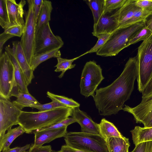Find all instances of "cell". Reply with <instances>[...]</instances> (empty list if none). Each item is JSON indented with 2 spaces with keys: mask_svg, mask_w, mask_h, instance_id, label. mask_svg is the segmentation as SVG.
<instances>
[{
  "mask_svg": "<svg viewBox=\"0 0 152 152\" xmlns=\"http://www.w3.org/2000/svg\"><path fill=\"white\" fill-rule=\"evenodd\" d=\"M131 152H152V141L143 142L138 144Z\"/></svg>",
  "mask_w": 152,
  "mask_h": 152,
  "instance_id": "cell-36",
  "label": "cell"
},
{
  "mask_svg": "<svg viewBox=\"0 0 152 152\" xmlns=\"http://www.w3.org/2000/svg\"><path fill=\"white\" fill-rule=\"evenodd\" d=\"M12 48L15 57L22 71L28 86L34 78V71L27 61L20 42L13 41Z\"/></svg>",
  "mask_w": 152,
  "mask_h": 152,
  "instance_id": "cell-16",
  "label": "cell"
},
{
  "mask_svg": "<svg viewBox=\"0 0 152 152\" xmlns=\"http://www.w3.org/2000/svg\"><path fill=\"white\" fill-rule=\"evenodd\" d=\"M110 35V34H102L98 36L97 37L98 38V40L96 44L89 50L83 54V55L88 53H96L98 50L105 43Z\"/></svg>",
  "mask_w": 152,
  "mask_h": 152,
  "instance_id": "cell-34",
  "label": "cell"
},
{
  "mask_svg": "<svg viewBox=\"0 0 152 152\" xmlns=\"http://www.w3.org/2000/svg\"><path fill=\"white\" fill-rule=\"evenodd\" d=\"M109 152H129L130 145L129 139L111 137L106 141Z\"/></svg>",
  "mask_w": 152,
  "mask_h": 152,
  "instance_id": "cell-21",
  "label": "cell"
},
{
  "mask_svg": "<svg viewBox=\"0 0 152 152\" xmlns=\"http://www.w3.org/2000/svg\"><path fill=\"white\" fill-rule=\"evenodd\" d=\"M138 58H130L120 75L109 86L97 89L93 97L101 115L117 114L123 109L124 103L130 99L137 79Z\"/></svg>",
  "mask_w": 152,
  "mask_h": 152,
  "instance_id": "cell-1",
  "label": "cell"
},
{
  "mask_svg": "<svg viewBox=\"0 0 152 152\" xmlns=\"http://www.w3.org/2000/svg\"><path fill=\"white\" fill-rule=\"evenodd\" d=\"M52 10L51 2L43 0L36 25V31L43 25L49 23L51 20V13Z\"/></svg>",
  "mask_w": 152,
  "mask_h": 152,
  "instance_id": "cell-23",
  "label": "cell"
},
{
  "mask_svg": "<svg viewBox=\"0 0 152 152\" xmlns=\"http://www.w3.org/2000/svg\"><path fill=\"white\" fill-rule=\"evenodd\" d=\"M0 25L4 30L8 28L9 26L6 0H0Z\"/></svg>",
  "mask_w": 152,
  "mask_h": 152,
  "instance_id": "cell-29",
  "label": "cell"
},
{
  "mask_svg": "<svg viewBox=\"0 0 152 152\" xmlns=\"http://www.w3.org/2000/svg\"><path fill=\"white\" fill-rule=\"evenodd\" d=\"M64 137L66 145L74 148L86 152H109L106 141L99 134L70 132Z\"/></svg>",
  "mask_w": 152,
  "mask_h": 152,
  "instance_id": "cell-4",
  "label": "cell"
},
{
  "mask_svg": "<svg viewBox=\"0 0 152 152\" xmlns=\"http://www.w3.org/2000/svg\"><path fill=\"white\" fill-rule=\"evenodd\" d=\"M22 111L9 99L0 97V137L13 126L18 124Z\"/></svg>",
  "mask_w": 152,
  "mask_h": 152,
  "instance_id": "cell-10",
  "label": "cell"
},
{
  "mask_svg": "<svg viewBox=\"0 0 152 152\" xmlns=\"http://www.w3.org/2000/svg\"><path fill=\"white\" fill-rule=\"evenodd\" d=\"M72 108L66 107L48 111L28 112L22 111L18 119V124L25 132L32 133L37 129L59 123L71 116Z\"/></svg>",
  "mask_w": 152,
  "mask_h": 152,
  "instance_id": "cell-2",
  "label": "cell"
},
{
  "mask_svg": "<svg viewBox=\"0 0 152 152\" xmlns=\"http://www.w3.org/2000/svg\"><path fill=\"white\" fill-rule=\"evenodd\" d=\"M14 83V66L5 51L0 56V97L10 99Z\"/></svg>",
  "mask_w": 152,
  "mask_h": 152,
  "instance_id": "cell-9",
  "label": "cell"
},
{
  "mask_svg": "<svg viewBox=\"0 0 152 152\" xmlns=\"http://www.w3.org/2000/svg\"><path fill=\"white\" fill-rule=\"evenodd\" d=\"M142 93V97L152 94V77Z\"/></svg>",
  "mask_w": 152,
  "mask_h": 152,
  "instance_id": "cell-43",
  "label": "cell"
},
{
  "mask_svg": "<svg viewBox=\"0 0 152 152\" xmlns=\"http://www.w3.org/2000/svg\"><path fill=\"white\" fill-rule=\"evenodd\" d=\"M152 34V31L145 26L131 40L129 45H131L141 41H144Z\"/></svg>",
  "mask_w": 152,
  "mask_h": 152,
  "instance_id": "cell-33",
  "label": "cell"
},
{
  "mask_svg": "<svg viewBox=\"0 0 152 152\" xmlns=\"http://www.w3.org/2000/svg\"><path fill=\"white\" fill-rule=\"evenodd\" d=\"M85 1L91 11L94 18V25H95L104 13V0H88Z\"/></svg>",
  "mask_w": 152,
  "mask_h": 152,
  "instance_id": "cell-26",
  "label": "cell"
},
{
  "mask_svg": "<svg viewBox=\"0 0 152 152\" xmlns=\"http://www.w3.org/2000/svg\"><path fill=\"white\" fill-rule=\"evenodd\" d=\"M25 27L20 25H16L9 27L4 30V32L11 34L14 37H21L23 33Z\"/></svg>",
  "mask_w": 152,
  "mask_h": 152,
  "instance_id": "cell-37",
  "label": "cell"
},
{
  "mask_svg": "<svg viewBox=\"0 0 152 152\" xmlns=\"http://www.w3.org/2000/svg\"><path fill=\"white\" fill-rule=\"evenodd\" d=\"M5 49L10 58L14 69V83L10 96L17 98L20 92L29 93L24 75L15 57L12 48L8 45L6 47Z\"/></svg>",
  "mask_w": 152,
  "mask_h": 152,
  "instance_id": "cell-13",
  "label": "cell"
},
{
  "mask_svg": "<svg viewBox=\"0 0 152 152\" xmlns=\"http://www.w3.org/2000/svg\"><path fill=\"white\" fill-rule=\"evenodd\" d=\"M23 152H28V151H26Z\"/></svg>",
  "mask_w": 152,
  "mask_h": 152,
  "instance_id": "cell-47",
  "label": "cell"
},
{
  "mask_svg": "<svg viewBox=\"0 0 152 152\" xmlns=\"http://www.w3.org/2000/svg\"><path fill=\"white\" fill-rule=\"evenodd\" d=\"M136 0H126L123 6L118 10L119 27L125 23L141 8L135 4Z\"/></svg>",
  "mask_w": 152,
  "mask_h": 152,
  "instance_id": "cell-18",
  "label": "cell"
},
{
  "mask_svg": "<svg viewBox=\"0 0 152 152\" xmlns=\"http://www.w3.org/2000/svg\"><path fill=\"white\" fill-rule=\"evenodd\" d=\"M67 127H64L56 129L34 131L32 133L34 134V142L32 145H42L56 139L64 137L67 133Z\"/></svg>",
  "mask_w": 152,
  "mask_h": 152,
  "instance_id": "cell-17",
  "label": "cell"
},
{
  "mask_svg": "<svg viewBox=\"0 0 152 152\" xmlns=\"http://www.w3.org/2000/svg\"><path fill=\"white\" fill-rule=\"evenodd\" d=\"M137 80L138 89L142 93L152 77V34L138 48Z\"/></svg>",
  "mask_w": 152,
  "mask_h": 152,
  "instance_id": "cell-5",
  "label": "cell"
},
{
  "mask_svg": "<svg viewBox=\"0 0 152 152\" xmlns=\"http://www.w3.org/2000/svg\"><path fill=\"white\" fill-rule=\"evenodd\" d=\"M64 44L60 37L54 34L49 23L44 24L36 31L34 56L55 49H59Z\"/></svg>",
  "mask_w": 152,
  "mask_h": 152,
  "instance_id": "cell-8",
  "label": "cell"
},
{
  "mask_svg": "<svg viewBox=\"0 0 152 152\" xmlns=\"http://www.w3.org/2000/svg\"><path fill=\"white\" fill-rule=\"evenodd\" d=\"M130 132L135 146L142 142L152 141V127H142L137 126Z\"/></svg>",
  "mask_w": 152,
  "mask_h": 152,
  "instance_id": "cell-22",
  "label": "cell"
},
{
  "mask_svg": "<svg viewBox=\"0 0 152 152\" xmlns=\"http://www.w3.org/2000/svg\"><path fill=\"white\" fill-rule=\"evenodd\" d=\"M47 97L52 101H58L66 106L72 108L76 107H80V104L73 100L64 96L55 94L48 91L47 93Z\"/></svg>",
  "mask_w": 152,
  "mask_h": 152,
  "instance_id": "cell-28",
  "label": "cell"
},
{
  "mask_svg": "<svg viewBox=\"0 0 152 152\" xmlns=\"http://www.w3.org/2000/svg\"><path fill=\"white\" fill-rule=\"evenodd\" d=\"M24 132V129L20 125L8 130L7 133L0 137V152L10 148V146L13 141Z\"/></svg>",
  "mask_w": 152,
  "mask_h": 152,
  "instance_id": "cell-20",
  "label": "cell"
},
{
  "mask_svg": "<svg viewBox=\"0 0 152 152\" xmlns=\"http://www.w3.org/2000/svg\"><path fill=\"white\" fill-rule=\"evenodd\" d=\"M14 36L11 34L3 32L0 34V56L2 54L3 46L5 42L9 39Z\"/></svg>",
  "mask_w": 152,
  "mask_h": 152,
  "instance_id": "cell-41",
  "label": "cell"
},
{
  "mask_svg": "<svg viewBox=\"0 0 152 152\" xmlns=\"http://www.w3.org/2000/svg\"><path fill=\"white\" fill-rule=\"evenodd\" d=\"M26 3L25 0H21L18 3L15 0H6L9 21V27L18 25L25 27L23 8Z\"/></svg>",
  "mask_w": 152,
  "mask_h": 152,
  "instance_id": "cell-14",
  "label": "cell"
},
{
  "mask_svg": "<svg viewBox=\"0 0 152 152\" xmlns=\"http://www.w3.org/2000/svg\"><path fill=\"white\" fill-rule=\"evenodd\" d=\"M43 0H33V9L36 25Z\"/></svg>",
  "mask_w": 152,
  "mask_h": 152,
  "instance_id": "cell-40",
  "label": "cell"
},
{
  "mask_svg": "<svg viewBox=\"0 0 152 152\" xmlns=\"http://www.w3.org/2000/svg\"><path fill=\"white\" fill-rule=\"evenodd\" d=\"M118 9L103 14L97 23L94 25L93 36L97 37L102 34H110L118 28Z\"/></svg>",
  "mask_w": 152,
  "mask_h": 152,
  "instance_id": "cell-12",
  "label": "cell"
},
{
  "mask_svg": "<svg viewBox=\"0 0 152 152\" xmlns=\"http://www.w3.org/2000/svg\"><path fill=\"white\" fill-rule=\"evenodd\" d=\"M83 56V54L73 59H69L63 58L61 57L57 58V64L55 66L56 68L54 71L56 72H61V73L58 76V77L61 78L66 71L74 68L76 64H72L73 62Z\"/></svg>",
  "mask_w": 152,
  "mask_h": 152,
  "instance_id": "cell-27",
  "label": "cell"
},
{
  "mask_svg": "<svg viewBox=\"0 0 152 152\" xmlns=\"http://www.w3.org/2000/svg\"><path fill=\"white\" fill-rule=\"evenodd\" d=\"M27 1L28 9L25 14V27L20 42L30 66L34 53L36 24L33 9V0H27Z\"/></svg>",
  "mask_w": 152,
  "mask_h": 152,
  "instance_id": "cell-7",
  "label": "cell"
},
{
  "mask_svg": "<svg viewBox=\"0 0 152 152\" xmlns=\"http://www.w3.org/2000/svg\"><path fill=\"white\" fill-rule=\"evenodd\" d=\"M145 26L152 31V12L144 20Z\"/></svg>",
  "mask_w": 152,
  "mask_h": 152,
  "instance_id": "cell-45",
  "label": "cell"
},
{
  "mask_svg": "<svg viewBox=\"0 0 152 152\" xmlns=\"http://www.w3.org/2000/svg\"><path fill=\"white\" fill-rule=\"evenodd\" d=\"M72 110L71 116L80 125L81 132L101 135L98 124L95 122L86 113L81 110L79 107L72 108Z\"/></svg>",
  "mask_w": 152,
  "mask_h": 152,
  "instance_id": "cell-15",
  "label": "cell"
},
{
  "mask_svg": "<svg viewBox=\"0 0 152 152\" xmlns=\"http://www.w3.org/2000/svg\"><path fill=\"white\" fill-rule=\"evenodd\" d=\"M135 4L140 8L152 11V0H137Z\"/></svg>",
  "mask_w": 152,
  "mask_h": 152,
  "instance_id": "cell-39",
  "label": "cell"
},
{
  "mask_svg": "<svg viewBox=\"0 0 152 152\" xmlns=\"http://www.w3.org/2000/svg\"><path fill=\"white\" fill-rule=\"evenodd\" d=\"M102 69L94 61L87 62L82 71L80 84L81 94L88 97L93 96L99 85L104 78Z\"/></svg>",
  "mask_w": 152,
  "mask_h": 152,
  "instance_id": "cell-6",
  "label": "cell"
},
{
  "mask_svg": "<svg viewBox=\"0 0 152 152\" xmlns=\"http://www.w3.org/2000/svg\"><path fill=\"white\" fill-rule=\"evenodd\" d=\"M28 152H55L53 151L50 145L34 146L31 145Z\"/></svg>",
  "mask_w": 152,
  "mask_h": 152,
  "instance_id": "cell-38",
  "label": "cell"
},
{
  "mask_svg": "<svg viewBox=\"0 0 152 152\" xmlns=\"http://www.w3.org/2000/svg\"><path fill=\"white\" fill-rule=\"evenodd\" d=\"M17 98L12 102L15 106L21 110L25 107H30L32 105L40 104L29 93L20 92Z\"/></svg>",
  "mask_w": 152,
  "mask_h": 152,
  "instance_id": "cell-24",
  "label": "cell"
},
{
  "mask_svg": "<svg viewBox=\"0 0 152 152\" xmlns=\"http://www.w3.org/2000/svg\"><path fill=\"white\" fill-rule=\"evenodd\" d=\"M31 145L30 144H28L22 147H17L3 150L2 152H23L30 149Z\"/></svg>",
  "mask_w": 152,
  "mask_h": 152,
  "instance_id": "cell-42",
  "label": "cell"
},
{
  "mask_svg": "<svg viewBox=\"0 0 152 152\" xmlns=\"http://www.w3.org/2000/svg\"><path fill=\"white\" fill-rule=\"evenodd\" d=\"M55 152H86L72 148L67 145L61 146V150Z\"/></svg>",
  "mask_w": 152,
  "mask_h": 152,
  "instance_id": "cell-44",
  "label": "cell"
},
{
  "mask_svg": "<svg viewBox=\"0 0 152 152\" xmlns=\"http://www.w3.org/2000/svg\"><path fill=\"white\" fill-rule=\"evenodd\" d=\"M142 98L137 106L131 107L125 105L122 110L132 114L136 123L144 125L152 117V94Z\"/></svg>",
  "mask_w": 152,
  "mask_h": 152,
  "instance_id": "cell-11",
  "label": "cell"
},
{
  "mask_svg": "<svg viewBox=\"0 0 152 152\" xmlns=\"http://www.w3.org/2000/svg\"><path fill=\"white\" fill-rule=\"evenodd\" d=\"M126 1V0H104V13L111 12L121 8Z\"/></svg>",
  "mask_w": 152,
  "mask_h": 152,
  "instance_id": "cell-32",
  "label": "cell"
},
{
  "mask_svg": "<svg viewBox=\"0 0 152 152\" xmlns=\"http://www.w3.org/2000/svg\"><path fill=\"white\" fill-rule=\"evenodd\" d=\"M61 57V53L59 49H55L37 56H34L30 66L34 71L42 63L52 58Z\"/></svg>",
  "mask_w": 152,
  "mask_h": 152,
  "instance_id": "cell-25",
  "label": "cell"
},
{
  "mask_svg": "<svg viewBox=\"0 0 152 152\" xmlns=\"http://www.w3.org/2000/svg\"><path fill=\"white\" fill-rule=\"evenodd\" d=\"M145 27L144 20L119 27L111 34L105 43L96 53L103 57L115 56L130 45L131 40Z\"/></svg>",
  "mask_w": 152,
  "mask_h": 152,
  "instance_id": "cell-3",
  "label": "cell"
},
{
  "mask_svg": "<svg viewBox=\"0 0 152 152\" xmlns=\"http://www.w3.org/2000/svg\"><path fill=\"white\" fill-rule=\"evenodd\" d=\"M67 107L64 104L56 101L44 104H40L32 105L30 107L38 109L39 111L42 112L53 110L56 108Z\"/></svg>",
  "mask_w": 152,
  "mask_h": 152,
  "instance_id": "cell-31",
  "label": "cell"
},
{
  "mask_svg": "<svg viewBox=\"0 0 152 152\" xmlns=\"http://www.w3.org/2000/svg\"><path fill=\"white\" fill-rule=\"evenodd\" d=\"M76 122V121L73 117L68 118L56 124L40 129L35 131L56 129L64 127H67L69 125Z\"/></svg>",
  "mask_w": 152,
  "mask_h": 152,
  "instance_id": "cell-35",
  "label": "cell"
},
{
  "mask_svg": "<svg viewBox=\"0 0 152 152\" xmlns=\"http://www.w3.org/2000/svg\"><path fill=\"white\" fill-rule=\"evenodd\" d=\"M101 135L106 142L111 137L123 138L124 137L112 123L105 118L98 124Z\"/></svg>",
  "mask_w": 152,
  "mask_h": 152,
  "instance_id": "cell-19",
  "label": "cell"
},
{
  "mask_svg": "<svg viewBox=\"0 0 152 152\" xmlns=\"http://www.w3.org/2000/svg\"><path fill=\"white\" fill-rule=\"evenodd\" d=\"M145 127L149 128L152 127V117L146 124L144 125Z\"/></svg>",
  "mask_w": 152,
  "mask_h": 152,
  "instance_id": "cell-46",
  "label": "cell"
},
{
  "mask_svg": "<svg viewBox=\"0 0 152 152\" xmlns=\"http://www.w3.org/2000/svg\"><path fill=\"white\" fill-rule=\"evenodd\" d=\"M152 12V11L148 9L141 8L125 23L123 26L143 20Z\"/></svg>",
  "mask_w": 152,
  "mask_h": 152,
  "instance_id": "cell-30",
  "label": "cell"
}]
</instances>
